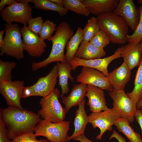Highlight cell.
Wrapping results in <instances>:
<instances>
[{
    "label": "cell",
    "instance_id": "1",
    "mask_svg": "<svg viewBox=\"0 0 142 142\" xmlns=\"http://www.w3.org/2000/svg\"><path fill=\"white\" fill-rule=\"evenodd\" d=\"M0 118L7 128L8 138L12 140L22 134L34 132L41 120L39 115L32 111L10 106L0 109Z\"/></svg>",
    "mask_w": 142,
    "mask_h": 142
},
{
    "label": "cell",
    "instance_id": "2",
    "mask_svg": "<svg viewBox=\"0 0 142 142\" xmlns=\"http://www.w3.org/2000/svg\"><path fill=\"white\" fill-rule=\"evenodd\" d=\"M74 34V31L68 23L65 21L61 22L57 27L54 35L48 39L51 41L52 44L49 56L40 62H33L32 65V70L35 71L46 67L54 62H66L64 49L68 42Z\"/></svg>",
    "mask_w": 142,
    "mask_h": 142
},
{
    "label": "cell",
    "instance_id": "3",
    "mask_svg": "<svg viewBox=\"0 0 142 142\" xmlns=\"http://www.w3.org/2000/svg\"><path fill=\"white\" fill-rule=\"evenodd\" d=\"M96 18L100 30L106 34L112 43L124 44L126 43L129 26L123 18L112 12L102 14Z\"/></svg>",
    "mask_w": 142,
    "mask_h": 142
},
{
    "label": "cell",
    "instance_id": "4",
    "mask_svg": "<svg viewBox=\"0 0 142 142\" xmlns=\"http://www.w3.org/2000/svg\"><path fill=\"white\" fill-rule=\"evenodd\" d=\"M5 35L0 48V56L4 54L18 60L23 58L24 50L21 28L17 23L5 24Z\"/></svg>",
    "mask_w": 142,
    "mask_h": 142
},
{
    "label": "cell",
    "instance_id": "5",
    "mask_svg": "<svg viewBox=\"0 0 142 142\" xmlns=\"http://www.w3.org/2000/svg\"><path fill=\"white\" fill-rule=\"evenodd\" d=\"M60 97V90L56 88L48 95L43 97L39 102L41 109L37 114L49 122L57 123L64 121L66 113L59 101Z\"/></svg>",
    "mask_w": 142,
    "mask_h": 142
},
{
    "label": "cell",
    "instance_id": "6",
    "mask_svg": "<svg viewBox=\"0 0 142 142\" xmlns=\"http://www.w3.org/2000/svg\"><path fill=\"white\" fill-rule=\"evenodd\" d=\"M70 121L53 123L41 119L34 130L35 136L46 137L50 142H66Z\"/></svg>",
    "mask_w": 142,
    "mask_h": 142
},
{
    "label": "cell",
    "instance_id": "7",
    "mask_svg": "<svg viewBox=\"0 0 142 142\" xmlns=\"http://www.w3.org/2000/svg\"><path fill=\"white\" fill-rule=\"evenodd\" d=\"M109 94L113 100L112 108L130 123L134 121L138 110L137 103L129 97L124 90L112 89Z\"/></svg>",
    "mask_w": 142,
    "mask_h": 142
},
{
    "label": "cell",
    "instance_id": "8",
    "mask_svg": "<svg viewBox=\"0 0 142 142\" xmlns=\"http://www.w3.org/2000/svg\"><path fill=\"white\" fill-rule=\"evenodd\" d=\"M0 14L7 24L14 22L27 26L29 20L32 18V8L28 3L19 2L5 7L0 11Z\"/></svg>",
    "mask_w": 142,
    "mask_h": 142
},
{
    "label": "cell",
    "instance_id": "9",
    "mask_svg": "<svg viewBox=\"0 0 142 142\" xmlns=\"http://www.w3.org/2000/svg\"><path fill=\"white\" fill-rule=\"evenodd\" d=\"M88 116L89 123L91 124L93 128H98L100 129V133L96 137L97 140H99L106 131L112 130L114 122L121 118L112 108L99 112H92Z\"/></svg>",
    "mask_w": 142,
    "mask_h": 142
},
{
    "label": "cell",
    "instance_id": "10",
    "mask_svg": "<svg viewBox=\"0 0 142 142\" xmlns=\"http://www.w3.org/2000/svg\"><path fill=\"white\" fill-rule=\"evenodd\" d=\"M123 48V46L118 48L113 54L103 58L86 60L75 56L69 63L74 71L79 66L90 67L100 71L108 77L109 65L114 60L121 57V53Z\"/></svg>",
    "mask_w": 142,
    "mask_h": 142
},
{
    "label": "cell",
    "instance_id": "11",
    "mask_svg": "<svg viewBox=\"0 0 142 142\" xmlns=\"http://www.w3.org/2000/svg\"><path fill=\"white\" fill-rule=\"evenodd\" d=\"M76 81L107 91L113 89L108 77L102 72L92 68L83 67L80 73L77 77Z\"/></svg>",
    "mask_w": 142,
    "mask_h": 142
},
{
    "label": "cell",
    "instance_id": "12",
    "mask_svg": "<svg viewBox=\"0 0 142 142\" xmlns=\"http://www.w3.org/2000/svg\"><path fill=\"white\" fill-rule=\"evenodd\" d=\"M23 81L12 80L0 82V92L10 106L23 108L21 103L24 86Z\"/></svg>",
    "mask_w": 142,
    "mask_h": 142
},
{
    "label": "cell",
    "instance_id": "13",
    "mask_svg": "<svg viewBox=\"0 0 142 142\" xmlns=\"http://www.w3.org/2000/svg\"><path fill=\"white\" fill-rule=\"evenodd\" d=\"M21 31L24 50L32 57L41 56L47 47L44 40L29 30L27 26H23Z\"/></svg>",
    "mask_w": 142,
    "mask_h": 142
},
{
    "label": "cell",
    "instance_id": "14",
    "mask_svg": "<svg viewBox=\"0 0 142 142\" xmlns=\"http://www.w3.org/2000/svg\"><path fill=\"white\" fill-rule=\"evenodd\" d=\"M113 12L123 18L131 29L134 32L135 31L139 22L140 13L133 0H119Z\"/></svg>",
    "mask_w": 142,
    "mask_h": 142
},
{
    "label": "cell",
    "instance_id": "15",
    "mask_svg": "<svg viewBox=\"0 0 142 142\" xmlns=\"http://www.w3.org/2000/svg\"><path fill=\"white\" fill-rule=\"evenodd\" d=\"M58 77L57 67L55 65L47 75L39 77L37 82L31 85L33 96L44 97L49 94L55 88Z\"/></svg>",
    "mask_w": 142,
    "mask_h": 142
},
{
    "label": "cell",
    "instance_id": "16",
    "mask_svg": "<svg viewBox=\"0 0 142 142\" xmlns=\"http://www.w3.org/2000/svg\"><path fill=\"white\" fill-rule=\"evenodd\" d=\"M88 101L87 104L89 110L96 113L109 110L106 105L104 90L95 86L88 85L85 97Z\"/></svg>",
    "mask_w": 142,
    "mask_h": 142
},
{
    "label": "cell",
    "instance_id": "17",
    "mask_svg": "<svg viewBox=\"0 0 142 142\" xmlns=\"http://www.w3.org/2000/svg\"><path fill=\"white\" fill-rule=\"evenodd\" d=\"M142 47L140 42H130L123 46L121 53L130 70L138 66L142 60Z\"/></svg>",
    "mask_w": 142,
    "mask_h": 142
},
{
    "label": "cell",
    "instance_id": "18",
    "mask_svg": "<svg viewBox=\"0 0 142 142\" xmlns=\"http://www.w3.org/2000/svg\"><path fill=\"white\" fill-rule=\"evenodd\" d=\"M131 70L123 61L121 65L110 73L108 77L112 88L124 90L126 84L130 80Z\"/></svg>",
    "mask_w": 142,
    "mask_h": 142
},
{
    "label": "cell",
    "instance_id": "19",
    "mask_svg": "<svg viewBox=\"0 0 142 142\" xmlns=\"http://www.w3.org/2000/svg\"><path fill=\"white\" fill-rule=\"evenodd\" d=\"M90 14L98 16L113 12L117 7L119 0H83Z\"/></svg>",
    "mask_w": 142,
    "mask_h": 142
},
{
    "label": "cell",
    "instance_id": "20",
    "mask_svg": "<svg viewBox=\"0 0 142 142\" xmlns=\"http://www.w3.org/2000/svg\"><path fill=\"white\" fill-rule=\"evenodd\" d=\"M85 101L83 99L80 103L78 108L75 111L73 124L74 129L73 134L68 136L66 139V142L73 140L80 135L84 133L86 126L89 123L88 116L85 109Z\"/></svg>",
    "mask_w": 142,
    "mask_h": 142
},
{
    "label": "cell",
    "instance_id": "21",
    "mask_svg": "<svg viewBox=\"0 0 142 142\" xmlns=\"http://www.w3.org/2000/svg\"><path fill=\"white\" fill-rule=\"evenodd\" d=\"M87 85L82 83L74 85L69 94L61 98V102L64 105L66 113L72 107L78 105L85 97Z\"/></svg>",
    "mask_w": 142,
    "mask_h": 142
},
{
    "label": "cell",
    "instance_id": "22",
    "mask_svg": "<svg viewBox=\"0 0 142 142\" xmlns=\"http://www.w3.org/2000/svg\"><path fill=\"white\" fill-rule=\"evenodd\" d=\"M106 54L104 49L98 48L89 42L83 41L77 51L75 56L89 60L101 58Z\"/></svg>",
    "mask_w": 142,
    "mask_h": 142
},
{
    "label": "cell",
    "instance_id": "23",
    "mask_svg": "<svg viewBox=\"0 0 142 142\" xmlns=\"http://www.w3.org/2000/svg\"><path fill=\"white\" fill-rule=\"evenodd\" d=\"M56 65L58 68L59 85L62 89V93L60 95V97H62L67 94L69 91L68 79H69L72 82H73L74 78L71 74L72 68L69 62H57Z\"/></svg>",
    "mask_w": 142,
    "mask_h": 142
},
{
    "label": "cell",
    "instance_id": "24",
    "mask_svg": "<svg viewBox=\"0 0 142 142\" xmlns=\"http://www.w3.org/2000/svg\"><path fill=\"white\" fill-rule=\"evenodd\" d=\"M83 40V29L78 27L75 33L70 38L66 45V52L64 55L66 62L69 63L75 56L79 45Z\"/></svg>",
    "mask_w": 142,
    "mask_h": 142
},
{
    "label": "cell",
    "instance_id": "25",
    "mask_svg": "<svg viewBox=\"0 0 142 142\" xmlns=\"http://www.w3.org/2000/svg\"><path fill=\"white\" fill-rule=\"evenodd\" d=\"M130 124L126 119L120 118L114 122V125L118 131L123 133L130 142H142L141 136L135 131Z\"/></svg>",
    "mask_w": 142,
    "mask_h": 142
},
{
    "label": "cell",
    "instance_id": "26",
    "mask_svg": "<svg viewBox=\"0 0 142 142\" xmlns=\"http://www.w3.org/2000/svg\"><path fill=\"white\" fill-rule=\"evenodd\" d=\"M134 81V87L130 92L127 94L137 103L142 99V60L138 66Z\"/></svg>",
    "mask_w": 142,
    "mask_h": 142
},
{
    "label": "cell",
    "instance_id": "27",
    "mask_svg": "<svg viewBox=\"0 0 142 142\" xmlns=\"http://www.w3.org/2000/svg\"><path fill=\"white\" fill-rule=\"evenodd\" d=\"M31 2L34 3L35 7L37 9L56 12L61 16H65L68 13V11L63 7L49 0H32Z\"/></svg>",
    "mask_w": 142,
    "mask_h": 142
},
{
    "label": "cell",
    "instance_id": "28",
    "mask_svg": "<svg viewBox=\"0 0 142 142\" xmlns=\"http://www.w3.org/2000/svg\"><path fill=\"white\" fill-rule=\"evenodd\" d=\"M100 30V27L96 17H92L88 20L87 23L83 29V41L90 42Z\"/></svg>",
    "mask_w": 142,
    "mask_h": 142
},
{
    "label": "cell",
    "instance_id": "29",
    "mask_svg": "<svg viewBox=\"0 0 142 142\" xmlns=\"http://www.w3.org/2000/svg\"><path fill=\"white\" fill-rule=\"evenodd\" d=\"M63 7L68 11H71L77 14L87 17L90 14L82 0H64Z\"/></svg>",
    "mask_w": 142,
    "mask_h": 142
},
{
    "label": "cell",
    "instance_id": "30",
    "mask_svg": "<svg viewBox=\"0 0 142 142\" xmlns=\"http://www.w3.org/2000/svg\"><path fill=\"white\" fill-rule=\"evenodd\" d=\"M16 65L14 62L0 60V82L12 80V71Z\"/></svg>",
    "mask_w": 142,
    "mask_h": 142
},
{
    "label": "cell",
    "instance_id": "31",
    "mask_svg": "<svg viewBox=\"0 0 142 142\" xmlns=\"http://www.w3.org/2000/svg\"><path fill=\"white\" fill-rule=\"evenodd\" d=\"M56 24L53 21L47 19L43 23L39 32L40 37L44 40L48 39L56 29Z\"/></svg>",
    "mask_w": 142,
    "mask_h": 142
},
{
    "label": "cell",
    "instance_id": "32",
    "mask_svg": "<svg viewBox=\"0 0 142 142\" xmlns=\"http://www.w3.org/2000/svg\"><path fill=\"white\" fill-rule=\"evenodd\" d=\"M109 38L104 31L100 30L89 42L96 47L101 49L107 46L110 42Z\"/></svg>",
    "mask_w": 142,
    "mask_h": 142
},
{
    "label": "cell",
    "instance_id": "33",
    "mask_svg": "<svg viewBox=\"0 0 142 142\" xmlns=\"http://www.w3.org/2000/svg\"><path fill=\"white\" fill-rule=\"evenodd\" d=\"M138 8L140 13L139 22L133 33L126 35V41L129 43L140 42L142 39V4H140Z\"/></svg>",
    "mask_w": 142,
    "mask_h": 142
},
{
    "label": "cell",
    "instance_id": "34",
    "mask_svg": "<svg viewBox=\"0 0 142 142\" xmlns=\"http://www.w3.org/2000/svg\"><path fill=\"white\" fill-rule=\"evenodd\" d=\"M42 18L39 16L30 19L28 22V29L36 34L39 35L44 23Z\"/></svg>",
    "mask_w": 142,
    "mask_h": 142
},
{
    "label": "cell",
    "instance_id": "35",
    "mask_svg": "<svg viewBox=\"0 0 142 142\" xmlns=\"http://www.w3.org/2000/svg\"><path fill=\"white\" fill-rule=\"evenodd\" d=\"M37 139L34 133L32 132L19 136L12 140L11 142H30L31 140Z\"/></svg>",
    "mask_w": 142,
    "mask_h": 142
},
{
    "label": "cell",
    "instance_id": "36",
    "mask_svg": "<svg viewBox=\"0 0 142 142\" xmlns=\"http://www.w3.org/2000/svg\"><path fill=\"white\" fill-rule=\"evenodd\" d=\"M7 132L6 126L0 118V142H11L7 136Z\"/></svg>",
    "mask_w": 142,
    "mask_h": 142
},
{
    "label": "cell",
    "instance_id": "37",
    "mask_svg": "<svg viewBox=\"0 0 142 142\" xmlns=\"http://www.w3.org/2000/svg\"><path fill=\"white\" fill-rule=\"evenodd\" d=\"M113 138H115L119 142H127L125 138L115 130L113 131L109 139L111 140Z\"/></svg>",
    "mask_w": 142,
    "mask_h": 142
},
{
    "label": "cell",
    "instance_id": "38",
    "mask_svg": "<svg viewBox=\"0 0 142 142\" xmlns=\"http://www.w3.org/2000/svg\"><path fill=\"white\" fill-rule=\"evenodd\" d=\"M19 2L18 0H1L0 2V11H2L6 5L10 6Z\"/></svg>",
    "mask_w": 142,
    "mask_h": 142
},
{
    "label": "cell",
    "instance_id": "39",
    "mask_svg": "<svg viewBox=\"0 0 142 142\" xmlns=\"http://www.w3.org/2000/svg\"><path fill=\"white\" fill-rule=\"evenodd\" d=\"M33 91L31 85L24 87L22 91V98L33 96Z\"/></svg>",
    "mask_w": 142,
    "mask_h": 142
},
{
    "label": "cell",
    "instance_id": "40",
    "mask_svg": "<svg viewBox=\"0 0 142 142\" xmlns=\"http://www.w3.org/2000/svg\"><path fill=\"white\" fill-rule=\"evenodd\" d=\"M136 121L140 125L142 135V109H138L135 115Z\"/></svg>",
    "mask_w": 142,
    "mask_h": 142
},
{
    "label": "cell",
    "instance_id": "41",
    "mask_svg": "<svg viewBox=\"0 0 142 142\" xmlns=\"http://www.w3.org/2000/svg\"><path fill=\"white\" fill-rule=\"evenodd\" d=\"M80 142H94L89 140L85 135L84 133L82 134L73 139ZM104 142H108L105 141Z\"/></svg>",
    "mask_w": 142,
    "mask_h": 142
},
{
    "label": "cell",
    "instance_id": "42",
    "mask_svg": "<svg viewBox=\"0 0 142 142\" xmlns=\"http://www.w3.org/2000/svg\"><path fill=\"white\" fill-rule=\"evenodd\" d=\"M5 30L3 29L0 32V48L2 46L4 42V38L3 35Z\"/></svg>",
    "mask_w": 142,
    "mask_h": 142
},
{
    "label": "cell",
    "instance_id": "43",
    "mask_svg": "<svg viewBox=\"0 0 142 142\" xmlns=\"http://www.w3.org/2000/svg\"><path fill=\"white\" fill-rule=\"evenodd\" d=\"M50 1L62 7H64V0H49Z\"/></svg>",
    "mask_w": 142,
    "mask_h": 142
},
{
    "label": "cell",
    "instance_id": "44",
    "mask_svg": "<svg viewBox=\"0 0 142 142\" xmlns=\"http://www.w3.org/2000/svg\"><path fill=\"white\" fill-rule=\"evenodd\" d=\"M136 107L138 109H142V99L137 104Z\"/></svg>",
    "mask_w": 142,
    "mask_h": 142
},
{
    "label": "cell",
    "instance_id": "45",
    "mask_svg": "<svg viewBox=\"0 0 142 142\" xmlns=\"http://www.w3.org/2000/svg\"><path fill=\"white\" fill-rule=\"evenodd\" d=\"M38 142H50L47 140L43 139H41L38 141Z\"/></svg>",
    "mask_w": 142,
    "mask_h": 142
},
{
    "label": "cell",
    "instance_id": "46",
    "mask_svg": "<svg viewBox=\"0 0 142 142\" xmlns=\"http://www.w3.org/2000/svg\"><path fill=\"white\" fill-rule=\"evenodd\" d=\"M138 3L142 4V0H138Z\"/></svg>",
    "mask_w": 142,
    "mask_h": 142
},
{
    "label": "cell",
    "instance_id": "47",
    "mask_svg": "<svg viewBox=\"0 0 142 142\" xmlns=\"http://www.w3.org/2000/svg\"><path fill=\"white\" fill-rule=\"evenodd\" d=\"M141 45L142 46V39L141 40Z\"/></svg>",
    "mask_w": 142,
    "mask_h": 142
}]
</instances>
